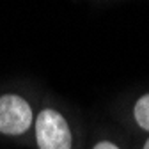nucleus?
Listing matches in <instances>:
<instances>
[{
    "instance_id": "1",
    "label": "nucleus",
    "mask_w": 149,
    "mask_h": 149,
    "mask_svg": "<svg viewBox=\"0 0 149 149\" xmlns=\"http://www.w3.org/2000/svg\"><path fill=\"white\" fill-rule=\"evenodd\" d=\"M39 149H71V132L66 119L52 108L43 110L36 121Z\"/></svg>"
},
{
    "instance_id": "2",
    "label": "nucleus",
    "mask_w": 149,
    "mask_h": 149,
    "mask_svg": "<svg viewBox=\"0 0 149 149\" xmlns=\"http://www.w3.org/2000/svg\"><path fill=\"white\" fill-rule=\"evenodd\" d=\"M30 123L32 110L23 98L16 94L0 96V133L20 135L29 130Z\"/></svg>"
},
{
    "instance_id": "3",
    "label": "nucleus",
    "mask_w": 149,
    "mask_h": 149,
    "mask_svg": "<svg viewBox=\"0 0 149 149\" xmlns=\"http://www.w3.org/2000/svg\"><path fill=\"white\" fill-rule=\"evenodd\" d=\"M135 119L137 123L149 132V94L142 96L135 105Z\"/></svg>"
},
{
    "instance_id": "4",
    "label": "nucleus",
    "mask_w": 149,
    "mask_h": 149,
    "mask_svg": "<svg viewBox=\"0 0 149 149\" xmlns=\"http://www.w3.org/2000/svg\"><path fill=\"white\" fill-rule=\"evenodd\" d=\"M94 149H119L117 146H114L112 142H100L94 146Z\"/></svg>"
},
{
    "instance_id": "5",
    "label": "nucleus",
    "mask_w": 149,
    "mask_h": 149,
    "mask_svg": "<svg viewBox=\"0 0 149 149\" xmlns=\"http://www.w3.org/2000/svg\"><path fill=\"white\" fill-rule=\"evenodd\" d=\"M144 149H149V139H147V142H146V146H144Z\"/></svg>"
}]
</instances>
